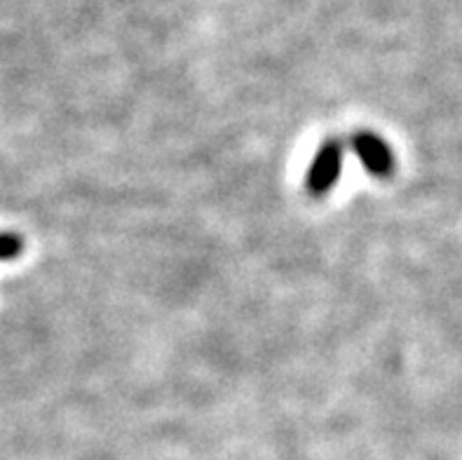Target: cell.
Returning a JSON list of instances; mask_svg holds the SVG:
<instances>
[{
  "instance_id": "obj_2",
  "label": "cell",
  "mask_w": 462,
  "mask_h": 460,
  "mask_svg": "<svg viewBox=\"0 0 462 460\" xmlns=\"http://www.w3.org/2000/svg\"><path fill=\"white\" fill-rule=\"evenodd\" d=\"M352 146H355V153L366 167V172H371L374 176H387L394 169L393 148L387 146L378 135L359 132V135H355Z\"/></svg>"
},
{
  "instance_id": "obj_1",
  "label": "cell",
  "mask_w": 462,
  "mask_h": 460,
  "mask_svg": "<svg viewBox=\"0 0 462 460\" xmlns=\"http://www.w3.org/2000/svg\"><path fill=\"white\" fill-rule=\"evenodd\" d=\"M343 167V144L336 139H328L312 160L308 176H305V186L312 195H327L336 186Z\"/></svg>"
},
{
  "instance_id": "obj_3",
  "label": "cell",
  "mask_w": 462,
  "mask_h": 460,
  "mask_svg": "<svg viewBox=\"0 0 462 460\" xmlns=\"http://www.w3.org/2000/svg\"><path fill=\"white\" fill-rule=\"evenodd\" d=\"M23 251V239L17 233H0V261H12Z\"/></svg>"
}]
</instances>
